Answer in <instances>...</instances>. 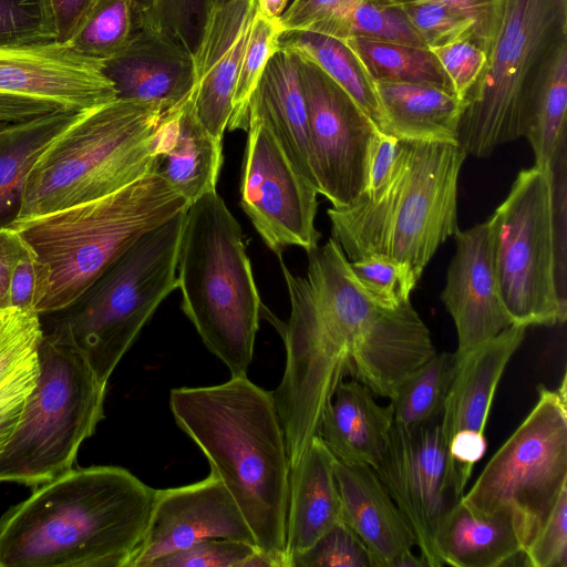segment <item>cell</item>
I'll use <instances>...</instances> for the list:
<instances>
[{
    "label": "cell",
    "mask_w": 567,
    "mask_h": 567,
    "mask_svg": "<svg viewBox=\"0 0 567 567\" xmlns=\"http://www.w3.org/2000/svg\"><path fill=\"white\" fill-rule=\"evenodd\" d=\"M307 255L305 276L291 272L278 255L290 315L279 327L286 360L271 393L290 468L319 434L323 414L346 378L391 399L405 378L436 353L411 301L394 310L373 302L332 237Z\"/></svg>",
    "instance_id": "obj_1"
},
{
    "label": "cell",
    "mask_w": 567,
    "mask_h": 567,
    "mask_svg": "<svg viewBox=\"0 0 567 567\" xmlns=\"http://www.w3.org/2000/svg\"><path fill=\"white\" fill-rule=\"evenodd\" d=\"M155 493L120 466L72 467L0 516V567H127Z\"/></svg>",
    "instance_id": "obj_2"
},
{
    "label": "cell",
    "mask_w": 567,
    "mask_h": 567,
    "mask_svg": "<svg viewBox=\"0 0 567 567\" xmlns=\"http://www.w3.org/2000/svg\"><path fill=\"white\" fill-rule=\"evenodd\" d=\"M169 409L241 511L255 544L287 567L290 463L271 391L246 375L210 386L174 388Z\"/></svg>",
    "instance_id": "obj_3"
},
{
    "label": "cell",
    "mask_w": 567,
    "mask_h": 567,
    "mask_svg": "<svg viewBox=\"0 0 567 567\" xmlns=\"http://www.w3.org/2000/svg\"><path fill=\"white\" fill-rule=\"evenodd\" d=\"M466 156L457 143L399 140L388 181L327 212L347 259L384 255L421 278L440 245L458 230L457 183Z\"/></svg>",
    "instance_id": "obj_4"
},
{
    "label": "cell",
    "mask_w": 567,
    "mask_h": 567,
    "mask_svg": "<svg viewBox=\"0 0 567 567\" xmlns=\"http://www.w3.org/2000/svg\"><path fill=\"white\" fill-rule=\"evenodd\" d=\"M188 205L154 171L105 197L11 224L37 256L45 281L35 311L72 306L143 234Z\"/></svg>",
    "instance_id": "obj_5"
},
{
    "label": "cell",
    "mask_w": 567,
    "mask_h": 567,
    "mask_svg": "<svg viewBox=\"0 0 567 567\" xmlns=\"http://www.w3.org/2000/svg\"><path fill=\"white\" fill-rule=\"evenodd\" d=\"M177 289L182 309L206 348L231 377L246 375L262 303L241 226L217 190L203 195L185 210Z\"/></svg>",
    "instance_id": "obj_6"
},
{
    "label": "cell",
    "mask_w": 567,
    "mask_h": 567,
    "mask_svg": "<svg viewBox=\"0 0 567 567\" xmlns=\"http://www.w3.org/2000/svg\"><path fill=\"white\" fill-rule=\"evenodd\" d=\"M166 111L117 97L81 112L32 167L16 221L105 197L156 171L155 134Z\"/></svg>",
    "instance_id": "obj_7"
},
{
    "label": "cell",
    "mask_w": 567,
    "mask_h": 567,
    "mask_svg": "<svg viewBox=\"0 0 567 567\" xmlns=\"http://www.w3.org/2000/svg\"><path fill=\"white\" fill-rule=\"evenodd\" d=\"M185 210L143 234L43 331L78 351L104 385L162 301L177 289Z\"/></svg>",
    "instance_id": "obj_8"
},
{
    "label": "cell",
    "mask_w": 567,
    "mask_h": 567,
    "mask_svg": "<svg viewBox=\"0 0 567 567\" xmlns=\"http://www.w3.org/2000/svg\"><path fill=\"white\" fill-rule=\"evenodd\" d=\"M565 43L567 0H505L484 70L464 100L457 144L466 155L488 157L523 137L534 96Z\"/></svg>",
    "instance_id": "obj_9"
},
{
    "label": "cell",
    "mask_w": 567,
    "mask_h": 567,
    "mask_svg": "<svg viewBox=\"0 0 567 567\" xmlns=\"http://www.w3.org/2000/svg\"><path fill=\"white\" fill-rule=\"evenodd\" d=\"M38 360L37 383L0 451V483L34 488L69 471L104 419L107 385L78 351L43 333Z\"/></svg>",
    "instance_id": "obj_10"
},
{
    "label": "cell",
    "mask_w": 567,
    "mask_h": 567,
    "mask_svg": "<svg viewBox=\"0 0 567 567\" xmlns=\"http://www.w3.org/2000/svg\"><path fill=\"white\" fill-rule=\"evenodd\" d=\"M566 382L564 374L557 390L537 388L533 410L461 497L475 513L508 514L523 551L567 487Z\"/></svg>",
    "instance_id": "obj_11"
},
{
    "label": "cell",
    "mask_w": 567,
    "mask_h": 567,
    "mask_svg": "<svg viewBox=\"0 0 567 567\" xmlns=\"http://www.w3.org/2000/svg\"><path fill=\"white\" fill-rule=\"evenodd\" d=\"M499 293L514 326L564 323L558 295L548 167L522 169L491 216Z\"/></svg>",
    "instance_id": "obj_12"
},
{
    "label": "cell",
    "mask_w": 567,
    "mask_h": 567,
    "mask_svg": "<svg viewBox=\"0 0 567 567\" xmlns=\"http://www.w3.org/2000/svg\"><path fill=\"white\" fill-rule=\"evenodd\" d=\"M298 63L317 189L332 207H346L367 188L370 148L380 131L317 64L300 55Z\"/></svg>",
    "instance_id": "obj_13"
},
{
    "label": "cell",
    "mask_w": 567,
    "mask_h": 567,
    "mask_svg": "<svg viewBox=\"0 0 567 567\" xmlns=\"http://www.w3.org/2000/svg\"><path fill=\"white\" fill-rule=\"evenodd\" d=\"M317 188L291 164L270 128L249 116L240 178V206L264 243L279 255L288 246H318Z\"/></svg>",
    "instance_id": "obj_14"
},
{
    "label": "cell",
    "mask_w": 567,
    "mask_h": 567,
    "mask_svg": "<svg viewBox=\"0 0 567 567\" xmlns=\"http://www.w3.org/2000/svg\"><path fill=\"white\" fill-rule=\"evenodd\" d=\"M373 470L408 519L427 566L442 567L437 534L461 497L451 483L440 419L415 427L393 422L386 449Z\"/></svg>",
    "instance_id": "obj_15"
},
{
    "label": "cell",
    "mask_w": 567,
    "mask_h": 567,
    "mask_svg": "<svg viewBox=\"0 0 567 567\" xmlns=\"http://www.w3.org/2000/svg\"><path fill=\"white\" fill-rule=\"evenodd\" d=\"M214 538L255 544L230 492L210 471L196 483L156 489L144 535L127 567H152L169 554Z\"/></svg>",
    "instance_id": "obj_16"
},
{
    "label": "cell",
    "mask_w": 567,
    "mask_h": 567,
    "mask_svg": "<svg viewBox=\"0 0 567 567\" xmlns=\"http://www.w3.org/2000/svg\"><path fill=\"white\" fill-rule=\"evenodd\" d=\"M0 93L83 112L117 99L103 61L56 41L0 48Z\"/></svg>",
    "instance_id": "obj_17"
},
{
    "label": "cell",
    "mask_w": 567,
    "mask_h": 567,
    "mask_svg": "<svg viewBox=\"0 0 567 567\" xmlns=\"http://www.w3.org/2000/svg\"><path fill=\"white\" fill-rule=\"evenodd\" d=\"M454 239L456 249L441 300L456 328V351H465L494 338L513 322L499 293L492 218L458 229Z\"/></svg>",
    "instance_id": "obj_18"
},
{
    "label": "cell",
    "mask_w": 567,
    "mask_h": 567,
    "mask_svg": "<svg viewBox=\"0 0 567 567\" xmlns=\"http://www.w3.org/2000/svg\"><path fill=\"white\" fill-rule=\"evenodd\" d=\"M257 10L258 0L212 1L193 52L194 83L189 97L203 126L220 142Z\"/></svg>",
    "instance_id": "obj_19"
},
{
    "label": "cell",
    "mask_w": 567,
    "mask_h": 567,
    "mask_svg": "<svg viewBox=\"0 0 567 567\" xmlns=\"http://www.w3.org/2000/svg\"><path fill=\"white\" fill-rule=\"evenodd\" d=\"M103 72L117 97L156 102L169 110L192 92L193 53L173 35L141 24L120 53L103 61Z\"/></svg>",
    "instance_id": "obj_20"
},
{
    "label": "cell",
    "mask_w": 567,
    "mask_h": 567,
    "mask_svg": "<svg viewBox=\"0 0 567 567\" xmlns=\"http://www.w3.org/2000/svg\"><path fill=\"white\" fill-rule=\"evenodd\" d=\"M342 520L358 535L377 567L416 545L414 533L375 471L365 464L336 461Z\"/></svg>",
    "instance_id": "obj_21"
},
{
    "label": "cell",
    "mask_w": 567,
    "mask_h": 567,
    "mask_svg": "<svg viewBox=\"0 0 567 567\" xmlns=\"http://www.w3.org/2000/svg\"><path fill=\"white\" fill-rule=\"evenodd\" d=\"M525 331L512 324L487 341L455 351V371L440 416L446 445L458 431L485 432L496 388Z\"/></svg>",
    "instance_id": "obj_22"
},
{
    "label": "cell",
    "mask_w": 567,
    "mask_h": 567,
    "mask_svg": "<svg viewBox=\"0 0 567 567\" xmlns=\"http://www.w3.org/2000/svg\"><path fill=\"white\" fill-rule=\"evenodd\" d=\"M156 172L189 204L216 190L221 142L198 120L192 100L166 111L154 144Z\"/></svg>",
    "instance_id": "obj_23"
},
{
    "label": "cell",
    "mask_w": 567,
    "mask_h": 567,
    "mask_svg": "<svg viewBox=\"0 0 567 567\" xmlns=\"http://www.w3.org/2000/svg\"><path fill=\"white\" fill-rule=\"evenodd\" d=\"M336 461L329 447L317 435L299 462L290 468L286 520L287 567L293 555L308 549L342 520Z\"/></svg>",
    "instance_id": "obj_24"
},
{
    "label": "cell",
    "mask_w": 567,
    "mask_h": 567,
    "mask_svg": "<svg viewBox=\"0 0 567 567\" xmlns=\"http://www.w3.org/2000/svg\"><path fill=\"white\" fill-rule=\"evenodd\" d=\"M248 112L270 128L293 167L317 188L311 167L307 105L296 53L279 48L272 54L251 94Z\"/></svg>",
    "instance_id": "obj_25"
},
{
    "label": "cell",
    "mask_w": 567,
    "mask_h": 567,
    "mask_svg": "<svg viewBox=\"0 0 567 567\" xmlns=\"http://www.w3.org/2000/svg\"><path fill=\"white\" fill-rule=\"evenodd\" d=\"M392 424V405L378 404L368 386L351 379L337 386L318 435L337 461L375 468L386 449Z\"/></svg>",
    "instance_id": "obj_26"
},
{
    "label": "cell",
    "mask_w": 567,
    "mask_h": 567,
    "mask_svg": "<svg viewBox=\"0 0 567 567\" xmlns=\"http://www.w3.org/2000/svg\"><path fill=\"white\" fill-rule=\"evenodd\" d=\"M382 109V133L398 140L457 143L464 109L452 90L429 83L373 81Z\"/></svg>",
    "instance_id": "obj_27"
},
{
    "label": "cell",
    "mask_w": 567,
    "mask_h": 567,
    "mask_svg": "<svg viewBox=\"0 0 567 567\" xmlns=\"http://www.w3.org/2000/svg\"><path fill=\"white\" fill-rule=\"evenodd\" d=\"M436 546L443 566L454 567L506 566L523 554L520 540L508 514L475 513L461 499L444 517Z\"/></svg>",
    "instance_id": "obj_28"
},
{
    "label": "cell",
    "mask_w": 567,
    "mask_h": 567,
    "mask_svg": "<svg viewBox=\"0 0 567 567\" xmlns=\"http://www.w3.org/2000/svg\"><path fill=\"white\" fill-rule=\"evenodd\" d=\"M80 113L58 110L0 126V229L17 220L28 176L41 154Z\"/></svg>",
    "instance_id": "obj_29"
},
{
    "label": "cell",
    "mask_w": 567,
    "mask_h": 567,
    "mask_svg": "<svg viewBox=\"0 0 567 567\" xmlns=\"http://www.w3.org/2000/svg\"><path fill=\"white\" fill-rule=\"evenodd\" d=\"M279 48L317 64L358 103L382 132L384 117L374 82L346 41L312 31L292 30L281 33Z\"/></svg>",
    "instance_id": "obj_30"
},
{
    "label": "cell",
    "mask_w": 567,
    "mask_h": 567,
    "mask_svg": "<svg viewBox=\"0 0 567 567\" xmlns=\"http://www.w3.org/2000/svg\"><path fill=\"white\" fill-rule=\"evenodd\" d=\"M307 31L343 41L351 38H365L425 47L403 8L385 0L352 1L313 23Z\"/></svg>",
    "instance_id": "obj_31"
},
{
    "label": "cell",
    "mask_w": 567,
    "mask_h": 567,
    "mask_svg": "<svg viewBox=\"0 0 567 567\" xmlns=\"http://www.w3.org/2000/svg\"><path fill=\"white\" fill-rule=\"evenodd\" d=\"M567 43L557 51L527 113L524 134L535 165L548 167L560 141L567 137Z\"/></svg>",
    "instance_id": "obj_32"
},
{
    "label": "cell",
    "mask_w": 567,
    "mask_h": 567,
    "mask_svg": "<svg viewBox=\"0 0 567 567\" xmlns=\"http://www.w3.org/2000/svg\"><path fill=\"white\" fill-rule=\"evenodd\" d=\"M344 41L355 52L373 81L429 83L454 91L429 48L365 38Z\"/></svg>",
    "instance_id": "obj_33"
},
{
    "label": "cell",
    "mask_w": 567,
    "mask_h": 567,
    "mask_svg": "<svg viewBox=\"0 0 567 567\" xmlns=\"http://www.w3.org/2000/svg\"><path fill=\"white\" fill-rule=\"evenodd\" d=\"M455 365V352H436L410 373L390 399L393 422L415 427L440 419Z\"/></svg>",
    "instance_id": "obj_34"
},
{
    "label": "cell",
    "mask_w": 567,
    "mask_h": 567,
    "mask_svg": "<svg viewBox=\"0 0 567 567\" xmlns=\"http://www.w3.org/2000/svg\"><path fill=\"white\" fill-rule=\"evenodd\" d=\"M142 24L131 0H97L68 43L85 56L105 61L120 53Z\"/></svg>",
    "instance_id": "obj_35"
},
{
    "label": "cell",
    "mask_w": 567,
    "mask_h": 567,
    "mask_svg": "<svg viewBox=\"0 0 567 567\" xmlns=\"http://www.w3.org/2000/svg\"><path fill=\"white\" fill-rule=\"evenodd\" d=\"M281 33L278 19L268 18L257 10L237 75L228 131H247L251 94L269 59L279 49Z\"/></svg>",
    "instance_id": "obj_36"
},
{
    "label": "cell",
    "mask_w": 567,
    "mask_h": 567,
    "mask_svg": "<svg viewBox=\"0 0 567 567\" xmlns=\"http://www.w3.org/2000/svg\"><path fill=\"white\" fill-rule=\"evenodd\" d=\"M349 265L359 286L384 309L394 310L409 301L420 279L409 265L384 255H370Z\"/></svg>",
    "instance_id": "obj_37"
},
{
    "label": "cell",
    "mask_w": 567,
    "mask_h": 567,
    "mask_svg": "<svg viewBox=\"0 0 567 567\" xmlns=\"http://www.w3.org/2000/svg\"><path fill=\"white\" fill-rule=\"evenodd\" d=\"M152 567H275L254 543L214 538L156 560Z\"/></svg>",
    "instance_id": "obj_38"
},
{
    "label": "cell",
    "mask_w": 567,
    "mask_h": 567,
    "mask_svg": "<svg viewBox=\"0 0 567 567\" xmlns=\"http://www.w3.org/2000/svg\"><path fill=\"white\" fill-rule=\"evenodd\" d=\"M288 567L377 566L362 540L341 520L321 535L308 549L293 555Z\"/></svg>",
    "instance_id": "obj_39"
},
{
    "label": "cell",
    "mask_w": 567,
    "mask_h": 567,
    "mask_svg": "<svg viewBox=\"0 0 567 567\" xmlns=\"http://www.w3.org/2000/svg\"><path fill=\"white\" fill-rule=\"evenodd\" d=\"M414 30L429 49L463 39L474 40V21L439 1H417L401 6Z\"/></svg>",
    "instance_id": "obj_40"
},
{
    "label": "cell",
    "mask_w": 567,
    "mask_h": 567,
    "mask_svg": "<svg viewBox=\"0 0 567 567\" xmlns=\"http://www.w3.org/2000/svg\"><path fill=\"white\" fill-rule=\"evenodd\" d=\"M55 41L44 0H0V48Z\"/></svg>",
    "instance_id": "obj_41"
},
{
    "label": "cell",
    "mask_w": 567,
    "mask_h": 567,
    "mask_svg": "<svg viewBox=\"0 0 567 567\" xmlns=\"http://www.w3.org/2000/svg\"><path fill=\"white\" fill-rule=\"evenodd\" d=\"M210 0H153L142 24L164 31L195 51Z\"/></svg>",
    "instance_id": "obj_42"
},
{
    "label": "cell",
    "mask_w": 567,
    "mask_h": 567,
    "mask_svg": "<svg viewBox=\"0 0 567 567\" xmlns=\"http://www.w3.org/2000/svg\"><path fill=\"white\" fill-rule=\"evenodd\" d=\"M556 259V285L567 305V137L563 138L548 165Z\"/></svg>",
    "instance_id": "obj_43"
},
{
    "label": "cell",
    "mask_w": 567,
    "mask_h": 567,
    "mask_svg": "<svg viewBox=\"0 0 567 567\" xmlns=\"http://www.w3.org/2000/svg\"><path fill=\"white\" fill-rule=\"evenodd\" d=\"M530 567L567 566V487L564 488L546 522L523 551Z\"/></svg>",
    "instance_id": "obj_44"
},
{
    "label": "cell",
    "mask_w": 567,
    "mask_h": 567,
    "mask_svg": "<svg viewBox=\"0 0 567 567\" xmlns=\"http://www.w3.org/2000/svg\"><path fill=\"white\" fill-rule=\"evenodd\" d=\"M463 102L486 64L487 54L473 39H463L430 49Z\"/></svg>",
    "instance_id": "obj_45"
},
{
    "label": "cell",
    "mask_w": 567,
    "mask_h": 567,
    "mask_svg": "<svg viewBox=\"0 0 567 567\" xmlns=\"http://www.w3.org/2000/svg\"><path fill=\"white\" fill-rule=\"evenodd\" d=\"M38 375L37 349L0 384V451L14 431Z\"/></svg>",
    "instance_id": "obj_46"
},
{
    "label": "cell",
    "mask_w": 567,
    "mask_h": 567,
    "mask_svg": "<svg viewBox=\"0 0 567 567\" xmlns=\"http://www.w3.org/2000/svg\"><path fill=\"white\" fill-rule=\"evenodd\" d=\"M392 4H405L417 1L443 2L474 21V40L486 54L489 52L499 29L505 0H385Z\"/></svg>",
    "instance_id": "obj_47"
},
{
    "label": "cell",
    "mask_w": 567,
    "mask_h": 567,
    "mask_svg": "<svg viewBox=\"0 0 567 567\" xmlns=\"http://www.w3.org/2000/svg\"><path fill=\"white\" fill-rule=\"evenodd\" d=\"M40 272L41 268L37 256L23 241L11 276L9 307L35 310L42 297Z\"/></svg>",
    "instance_id": "obj_48"
},
{
    "label": "cell",
    "mask_w": 567,
    "mask_h": 567,
    "mask_svg": "<svg viewBox=\"0 0 567 567\" xmlns=\"http://www.w3.org/2000/svg\"><path fill=\"white\" fill-rule=\"evenodd\" d=\"M352 1L355 0H290L278 21L282 32L307 30Z\"/></svg>",
    "instance_id": "obj_49"
},
{
    "label": "cell",
    "mask_w": 567,
    "mask_h": 567,
    "mask_svg": "<svg viewBox=\"0 0 567 567\" xmlns=\"http://www.w3.org/2000/svg\"><path fill=\"white\" fill-rule=\"evenodd\" d=\"M55 31V41L68 44L97 0H44Z\"/></svg>",
    "instance_id": "obj_50"
},
{
    "label": "cell",
    "mask_w": 567,
    "mask_h": 567,
    "mask_svg": "<svg viewBox=\"0 0 567 567\" xmlns=\"http://www.w3.org/2000/svg\"><path fill=\"white\" fill-rule=\"evenodd\" d=\"M399 140L379 132L372 142L368 163V185L363 193L380 188L390 177Z\"/></svg>",
    "instance_id": "obj_51"
},
{
    "label": "cell",
    "mask_w": 567,
    "mask_h": 567,
    "mask_svg": "<svg viewBox=\"0 0 567 567\" xmlns=\"http://www.w3.org/2000/svg\"><path fill=\"white\" fill-rule=\"evenodd\" d=\"M40 323V315L33 309L0 308V355Z\"/></svg>",
    "instance_id": "obj_52"
},
{
    "label": "cell",
    "mask_w": 567,
    "mask_h": 567,
    "mask_svg": "<svg viewBox=\"0 0 567 567\" xmlns=\"http://www.w3.org/2000/svg\"><path fill=\"white\" fill-rule=\"evenodd\" d=\"M23 240L11 227L0 229V308L9 307V287Z\"/></svg>",
    "instance_id": "obj_53"
},
{
    "label": "cell",
    "mask_w": 567,
    "mask_h": 567,
    "mask_svg": "<svg viewBox=\"0 0 567 567\" xmlns=\"http://www.w3.org/2000/svg\"><path fill=\"white\" fill-rule=\"evenodd\" d=\"M43 336L41 323L30 329L0 355V384L38 349Z\"/></svg>",
    "instance_id": "obj_54"
},
{
    "label": "cell",
    "mask_w": 567,
    "mask_h": 567,
    "mask_svg": "<svg viewBox=\"0 0 567 567\" xmlns=\"http://www.w3.org/2000/svg\"><path fill=\"white\" fill-rule=\"evenodd\" d=\"M290 0H258V11L271 19H278Z\"/></svg>",
    "instance_id": "obj_55"
},
{
    "label": "cell",
    "mask_w": 567,
    "mask_h": 567,
    "mask_svg": "<svg viewBox=\"0 0 567 567\" xmlns=\"http://www.w3.org/2000/svg\"><path fill=\"white\" fill-rule=\"evenodd\" d=\"M429 567L425 559L413 554L412 549L405 550L394 558L389 567Z\"/></svg>",
    "instance_id": "obj_56"
},
{
    "label": "cell",
    "mask_w": 567,
    "mask_h": 567,
    "mask_svg": "<svg viewBox=\"0 0 567 567\" xmlns=\"http://www.w3.org/2000/svg\"><path fill=\"white\" fill-rule=\"evenodd\" d=\"M131 2L140 13L143 21L152 9L153 0H131Z\"/></svg>",
    "instance_id": "obj_57"
},
{
    "label": "cell",
    "mask_w": 567,
    "mask_h": 567,
    "mask_svg": "<svg viewBox=\"0 0 567 567\" xmlns=\"http://www.w3.org/2000/svg\"><path fill=\"white\" fill-rule=\"evenodd\" d=\"M212 1L220 3V2H226V1H229V0H210V2Z\"/></svg>",
    "instance_id": "obj_58"
}]
</instances>
